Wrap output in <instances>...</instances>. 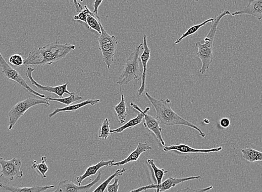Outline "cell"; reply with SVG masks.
<instances>
[{"mask_svg":"<svg viewBox=\"0 0 262 192\" xmlns=\"http://www.w3.org/2000/svg\"><path fill=\"white\" fill-rule=\"evenodd\" d=\"M119 179L115 178L114 182L108 185L107 188L108 192H118L119 189Z\"/></svg>","mask_w":262,"mask_h":192,"instance_id":"33","label":"cell"},{"mask_svg":"<svg viewBox=\"0 0 262 192\" xmlns=\"http://www.w3.org/2000/svg\"><path fill=\"white\" fill-rule=\"evenodd\" d=\"M144 119V115L143 114L140 113L138 115L129 121L127 122L126 124L117 128L115 130H111V133H122L130 128L135 127L139 125H140Z\"/></svg>","mask_w":262,"mask_h":192,"instance_id":"21","label":"cell"},{"mask_svg":"<svg viewBox=\"0 0 262 192\" xmlns=\"http://www.w3.org/2000/svg\"><path fill=\"white\" fill-rule=\"evenodd\" d=\"M115 162L114 159L110 160V161H105L104 160H101V161L95 164L94 165H92V166H90L85 170L84 173L81 175L78 176L77 177L76 180L77 182L78 183V185H81L83 181L86 179L90 176H92L95 175L97 173L99 170L104 167H108L110 166V164Z\"/></svg>","mask_w":262,"mask_h":192,"instance_id":"18","label":"cell"},{"mask_svg":"<svg viewBox=\"0 0 262 192\" xmlns=\"http://www.w3.org/2000/svg\"><path fill=\"white\" fill-rule=\"evenodd\" d=\"M126 172V169L125 168L117 169L114 174L110 175L108 178H107L104 182L101 183L92 192H104L112 180H113L115 177H118V176H121L123 173Z\"/></svg>","mask_w":262,"mask_h":192,"instance_id":"25","label":"cell"},{"mask_svg":"<svg viewBox=\"0 0 262 192\" xmlns=\"http://www.w3.org/2000/svg\"><path fill=\"white\" fill-rule=\"evenodd\" d=\"M231 14L229 10H224L219 14L213 21L210 31L205 37L204 43L197 42L195 44L196 47L198 49L196 56L200 58L202 63L199 73L202 75H204L208 70L213 61V42L215 41L218 26L224 17Z\"/></svg>","mask_w":262,"mask_h":192,"instance_id":"3","label":"cell"},{"mask_svg":"<svg viewBox=\"0 0 262 192\" xmlns=\"http://www.w3.org/2000/svg\"><path fill=\"white\" fill-rule=\"evenodd\" d=\"M163 150L165 152L171 151H175L181 153H209L213 152H218L223 150V147L220 146L216 148H212L208 149H197L192 148L188 145H184V144H179V145H171L169 146H165Z\"/></svg>","mask_w":262,"mask_h":192,"instance_id":"14","label":"cell"},{"mask_svg":"<svg viewBox=\"0 0 262 192\" xmlns=\"http://www.w3.org/2000/svg\"><path fill=\"white\" fill-rule=\"evenodd\" d=\"M148 164L150 165L151 168L153 170V174L155 178H156L157 182L155 183L157 185H160L162 183V180L164 176L166 173L168 172V170H166L164 169H160L158 168L156 164H154V161L151 159H148L147 160Z\"/></svg>","mask_w":262,"mask_h":192,"instance_id":"27","label":"cell"},{"mask_svg":"<svg viewBox=\"0 0 262 192\" xmlns=\"http://www.w3.org/2000/svg\"><path fill=\"white\" fill-rule=\"evenodd\" d=\"M101 33L98 38L99 49L102 55L103 61L109 69L113 65L114 57L119 40L114 35H110L100 24Z\"/></svg>","mask_w":262,"mask_h":192,"instance_id":"5","label":"cell"},{"mask_svg":"<svg viewBox=\"0 0 262 192\" xmlns=\"http://www.w3.org/2000/svg\"><path fill=\"white\" fill-rule=\"evenodd\" d=\"M202 121L204 122V123H205V124H210L209 120H208L207 119H205V120H203Z\"/></svg>","mask_w":262,"mask_h":192,"instance_id":"37","label":"cell"},{"mask_svg":"<svg viewBox=\"0 0 262 192\" xmlns=\"http://www.w3.org/2000/svg\"><path fill=\"white\" fill-rule=\"evenodd\" d=\"M55 186V185H49L33 186L31 187H19V186H14L0 183V188L5 191L10 192H43L47 189L54 188Z\"/></svg>","mask_w":262,"mask_h":192,"instance_id":"17","label":"cell"},{"mask_svg":"<svg viewBox=\"0 0 262 192\" xmlns=\"http://www.w3.org/2000/svg\"><path fill=\"white\" fill-rule=\"evenodd\" d=\"M143 51L140 57V60L142 65V73L141 75V84L140 88L138 89L139 95H141L145 92L146 87V76L147 72V63L151 58V50L148 47L147 41V36L143 35Z\"/></svg>","mask_w":262,"mask_h":192,"instance_id":"13","label":"cell"},{"mask_svg":"<svg viewBox=\"0 0 262 192\" xmlns=\"http://www.w3.org/2000/svg\"><path fill=\"white\" fill-rule=\"evenodd\" d=\"M194 1L196 2H198L199 1V0H194Z\"/></svg>","mask_w":262,"mask_h":192,"instance_id":"40","label":"cell"},{"mask_svg":"<svg viewBox=\"0 0 262 192\" xmlns=\"http://www.w3.org/2000/svg\"><path fill=\"white\" fill-rule=\"evenodd\" d=\"M45 105L50 106V104L45 99L39 100L33 98H28L21 101L15 105L9 112L8 130H12L19 120L30 108L37 105Z\"/></svg>","mask_w":262,"mask_h":192,"instance_id":"6","label":"cell"},{"mask_svg":"<svg viewBox=\"0 0 262 192\" xmlns=\"http://www.w3.org/2000/svg\"><path fill=\"white\" fill-rule=\"evenodd\" d=\"M0 68H2V73L5 77L19 84L20 86L27 90V91L31 94L37 96V97L42 99L46 98L45 95L36 92L29 86L24 78L21 76L20 73L9 65V64L5 61L1 52H0Z\"/></svg>","mask_w":262,"mask_h":192,"instance_id":"8","label":"cell"},{"mask_svg":"<svg viewBox=\"0 0 262 192\" xmlns=\"http://www.w3.org/2000/svg\"><path fill=\"white\" fill-rule=\"evenodd\" d=\"M145 95L156 111V114L155 117L159 120L160 124L167 126L180 125L192 128L199 132L201 137H205L206 133L202 132L199 127L182 118L175 113L171 108V101L169 99L156 100L147 92L145 93Z\"/></svg>","mask_w":262,"mask_h":192,"instance_id":"2","label":"cell"},{"mask_svg":"<svg viewBox=\"0 0 262 192\" xmlns=\"http://www.w3.org/2000/svg\"><path fill=\"white\" fill-rule=\"evenodd\" d=\"M130 106L132 108L138 111L139 113L143 114L144 120H145V121L143 122L144 126H145L146 129L153 133V134L156 137L157 139L162 144V145L165 146V142L162 134L163 129L160 126V122L156 119V117L147 114L148 112L150 110V108L148 107L145 111H142L139 108L137 105L133 103H131Z\"/></svg>","mask_w":262,"mask_h":192,"instance_id":"10","label":"cell"},{"mask_svg":"<svg viewBox=\"0 0 262 192\" xmlns=\"http://www.w3.org/2000/svg\"><path fill=\"white\" fill-rule=\"evenodd\" d=\"M201 179V177L200 175L191 176V177L185 178L169 177L167 179H166L164 182H162V183L160 185H157L156 183H153L142 186L141 188H138L136 189L132 190L129 192H142L144 190L152 189H156V192H165L175 187L176 185L186 182V181Z\"/></svg>","mask_w":262,"mask_h":192,"instance_id":"9","label":"cell"},{"mask_svg":"<svg viewBox=\"0 0 262 192\" xmlns=\"http://www.w3.org/2000/svg\"><path fill=\"white\" fill-rule=\"evenodd\" d=\"M45 99L47 101H55V102L60 103L67 106L71 105L75 102H77V101L82 100V98L75 92H71V94L69 95L68 98L56 99L48 97L45 98Z\"/></svg>","mask_w":262,"mask_h":192,"instance_id":"26","label":"cell"},{"mask_svg":"<svg viewBox=\"0 0 262 192\" xmlns=\"http://www.w3.org/2000/svg\"><path fill=\"white\" fill-rule=\"evenodd\" d=\"M142 192H148V190H146L143 191Z\"/></svg>","mask_w":262,"mask_h":192,"instance_id":"39","label":"cell"},{"mask_svg":"<svg viewBox=\"0 0 262 192\" xmlns=\"http://www.w3.org/2000/svg\"><path fill=\"white\" fill-rule=\"evenodd\" d=\"M233 17L248 15L260 21L262 19V0H248V4L245 8L231 14Z\"/></svg>","mask_w":262,"mask_h":192,"instance_id":"15","label":"cell"},{"mask_svg":"<svg viewBox=\"0 0 262 192\" xmlns=\"http://www.w3.org/2000/svg\"><path fill=\"white\" fill-rule=\"evenodd\" d=\"M75 49V45L68 43L61 44L57 41L30 52L24 60V65H51L56 62L63 60Z\"/></svg>","mask_w":262,"mask_h":192,"instance_id":"1","label":"cell"},{"mask_svg":"<svg viewBox=\"0 0 262 192\" xmlns=\"http://www.w3.org/2000/svg\"><path fill=\"white\" fill-rule=\"evenodd\" d=\"M0 166L2 168L0 178L3 180L5 183L23 177V170L21 169L22 162L20 159L13 158L8 161V160L0 157Z\"/></svg>","mask_w":262,"mask_h":192,"instance_id":"7","label":"cell"},{"mask_svg":"<svg viewBox=\"0 0 262 192\" xmlns=\"http://www.w3.org/2000/svg\"><path fill=\"white\" fill-rule=\"evenodd\" d=\"M151 149H152V147L149 146L147 142H139L135 150L131 152L126 159L120 162L112 163L110 166H121L130 162H136L143 153L151 150Z\"/></svg>","mask_w":262,"mask_h":192,"instance_id":"16","label":"cell"},{"mask_svg":"<svg viewBox=\"0 0 262 192\" xmlns=\"http://www.w3.org/2000/svg\"><path fill=\"white\" fill-rule=\"evenodd\" d=\"M215 20L214 18L208 19L204 21V22L200 24L193 25L190 27V28L187 30L185 33H184L182 36L175 42V45H177L180 43V42L183 41L184 39H186V37H188L190 36L195 34L197 33L199 30L202 28V26L206 25L208 23H213V21Z\"/></svg>","mask_w":262,"mask_h":192,"instance_id":"22","label":"cell"},{"mask_svg":"<svg viewBox=\"0 0 262 192\" xmlns=\"http://www.w3.org/2000/svg\"><path fill=\"white\" fill-rule=\"evenodd\" d=\"M34 70V68L29 67L26 70L25 76L29 79L30 83L37 89H40L41 91L56 94L60 98H63L64 94H71V92L67 89L68 83L57 86H42V85L37 83L33 77V73Z\"/></svg>","mask_w":262,"mask_h":192,"instance_id":"12","label":"cell"},{"mask_svg":"<svg viewBox=\"0 0 262 192\" xmlns=\"http://www.w3.org/2000/svg\"><path fill=\"white\" fill-rule=\"evenodd\" d=\"M101 23L100 19L98 15H95L94 13L90 12L88 15L86 24L88 28L90 30H93L97 31L99 34H101V31L100 24Z\"/></svg>","mask_w":262,"mask_h":192,"instance_id":"24","label":"cell"},{"mask_svg":"<svg viewBox=\"0 0 262 192\" xmlns=\"http://www.w3.org/2000/svg\"><path fill=\"white\" fill-rule=\"evenodd\" d=\"M213 186L210 185L206 188H199V189H193L190 187H187L183 189H180L176 192H206L208 190L213 189Z\"/></svg>","mask_w":262,"mask_h":192,"instance_id":"32","label":"cell"},{"mask_svg":"<svg viewBox=\"0 0 262 192\" xmlns=\"http://www.w3.org/2000/svg\"><path fill=\"white\" fill-rule=\"evenodd\" d=\"M73 4L76 12L79 13L83 10V8L82 5L79 3L78 0H73Z\"/></svg>","mask_w":262,"mask_h":192,"instance_id":"36","label":"cell"},{"mask_svg":"<svg viewBox=\"0 0 262 192\" xmlns=\"http://www.w3.org/2000/svg\"><path fill=\"white\" fill-rule=\"evenodd\" d=\"M114 109L116 111L118 120H119L121 124H124L126 120V117L127 116V106L124 94H121L120 103L114 106Z\"/></svg>","mask_w":262,"mask_h":192,"instance_id":"23","label":"cell"},{"mask_svg":"<svg viewBox=\"0 0 262 192\" xmlns=\"http://www.w3.org/2000/svg\"><path fill=\"white\" fill-rule=\"evenodd\" d=\"M243 157L250 163L262 161V152L256 150L252 148L242 149Z\"/></svg>","mask_w":262,"mask_h":192,"instance_id":"20","label":"cell"},{"mask_svg":"<svg viewBox=\"0 0 262 192\" xmlns=\"http://www.w3.org/2000/svg\"><path fill=\"white\" fill-rule=\"evenodd\" d=\"M90 13V11L87 5H85L81 12L78 15H75L73 19L74 20L82 21V22L86 24L87 19Z\"/></svg>","mask_w":262,"mask_h":192,"instance_id":"30","label":"cell"},{"mask_svg":"<svg viewBox=\"0 0 262 192\" xmlns=\"http://www.w3.org/2000/svg\"><path fill=\"white\" fill-rule=\"evenodd\" d=\"M219 125L224 128V129H227L231 125V121L229 120L227 117H223L220 121H219Z\"/></svg>","mask_w":262,"mask_h":192,"instance_id":"34","label":"cell"},{"mask_svg":"<svg viewBox=\"0 0 262 192\" xmlns=\"http://www.w3.org/2000/svg\"><path fill=\"white\" fill-rule=\"evenodd\" d=\"M103 1V0H95L94 5H93V13H94L95 15H98V9L99 8V7L100 6V5L101 4V3H102Z\"/></svg>","mask_w":262,"mask_h":192,"instance_id":"35","label":"cell"},{"mask_svg":"<svg viewBox=\"0 0 262 192\" xmlns=\"http://www.w3.org/2000/svg\"><path fill=\"white\" fill-rule=\"evenodd\" d=\"M9 63L14 66H21L24 65V60L20 54H14L9 58Z\"/></svg>","mask_w":262,"mask_h":192,"instance_id":"31","label":"cell"},{"mask_svg":"<svg viewBox=\"0 0 262 192\" xmlns=\"http://www.w3.org/2000/svg\"><path fill=\"white\" fill-rule=\"evenodd\" d=\"M101 175L102 170H100L95 179L92 182L84 185H76L71 180H61L58 183L57 189L50 192H89L91 188L99 182Z\"/></svg>","mask_w":262,"mask_h":192,"instance_id":"11","label":"cell"},{"mask_svg":"<svg viewBox=\"0 0 262 192\" xmlns=\"http://www.w3.org/2000/svg\"><path fill=\"white\" fill-rule=\"evenodd\" d=\"M83 1H84V0H78V2H81V3L83 2Z\"/></svg>","mask_w":262,"mask_h":192,"instance_id":"38","label":"cell"},{"mask_svg":"<svg viewBox=\"0 0 262 192\" xmlns=\"http://www.w3.org/2000/svg\"><path fill=\"white\" fill-rule=\"evenodd\" d=\"M143 48V44L139 45L130 56L128 57L125 64L124 70L122 72L117 83L120 88L127 85L133 80H140L142 72L140 67V50Z\"/></svg>","mask_w":262,"mask_h":192,"instance_id":"4","label":"cell"},{"mask_svg":"<svg viewBox=\"0 0 262 192\" xmlns=\"http://www.w3.org/2000/svg\"><path fill=\"white\" fill-rule=\"evenodd\" d=\"M99 99L91 100L88 99L86 101H83L82 103H80L76 104L71 105L64 107L63 108H57L52 113L50 114L48 117L49 119H51L53 117H54L57 114L64 113V112H72L77 111L80 109L84 108V107L87 105L94 106L98 104L100 102Z\"/></svg>","mask_w":262,"mask_h":192,"instance_id":"19","label":"cell"},{"mask_svg":"<svg viewBox=\"0 0 262 192\" xmlns=\"http://www.w3.org/2000/svg\"><path fill=\"white\" fill-rule=\"evenodd\" d=\"M111 134L110 120L108 119H106L101 126L99 138L107 140L111 136Z\"/></svg>","mask_w":262,"mask_h":192,"instance_id":"29","label":"cell"},{"mask_svg":"<svg viewBox=\"0 0 262 192\" xmlns=\"http://www.w3.org/2000/svg\"><path fill=\"white\" fill-rule=\"evenodd\" d=\"M47 157L43 156L41 157V162L39 164L36 163V161H34L32 167L42 175V178H46V173L49 170V167L46 164Z\"/></svg>","mask_w":262,"mask_h":192,"instance_id":"28","label":"cell"}]
</instances>
